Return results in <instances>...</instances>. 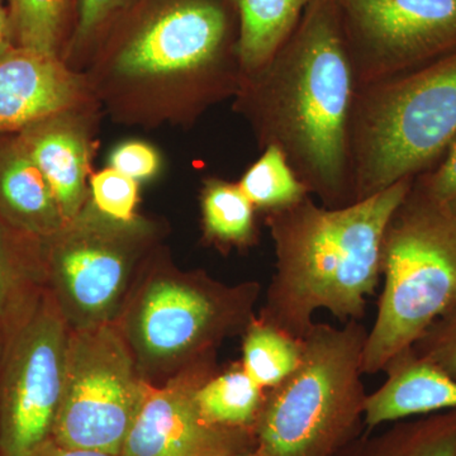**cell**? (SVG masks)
Wrapping results in <instances>:
<instances>
[{"mask_svg": "<svg viewBox=\"0 0 456 456\" xmlns=\"http://www.w3.org/2000/svg\"><path fill=\"white\" fill-rule=\"evenodd\" d=\"M244 77L263 146L278 147L323 207L355 203L350 119L356 83L336 0H312L277 53Z\"/></svg>", "mask_w": 456, "mask_h": 456, "instance_id": "obj_1", "label": "cell"}, {"mask_svg": "<svg viewBox=\"0 0 456 456\" xmlns=\"http://www.w3.org/2000/svg\"><path fill=\"white\" fill-rule=\"evenodd\" d=\"M413 180L340 208L307 197L266 215L275 274L260 320L299 340L310 334L320 310L342 323L362 320L382 281L384 230Z\"/></svg>", "mask_w": 456, "mask_h": 456, "instance_id": "obj_2", "label": "cell"}, {"mask_svg": "<svg viewBox=\"0 0 456 456\" xmlns=\"http://www.w3.org/2000/svg\"><path fill=\"white\" fill-rule=\"evenodd\" d=\"M456 141V53L356 88L350 119L355 202L443 160Z\"/></svg>", "mask_w": 456, "mask_h": 456, "instance_id": "obj_3", "label": "cell"}, {"mask_svg": "<svg viewBox=\"0 0 456 456\" xmlns=\"http://www.w3.org/2000/svg\"><path fill=\"white\" fill-rule=\"evenodd\" d=\"M383 292L362 370H383L437 318L456 312V213L419 183L392 213L382 240Z\"/></svg>", "mask_w": 456, "mask_h": 456, "instance_id": "obj_4", "label": "cell"}, {"mask_svg": "<svg viewBox=\"0 0 456 456\" xmlns=\"http://www.w3.org/2000/svg\"><path fill=\"white\" fill-rule=\"evenodd\" d=\"M368 330L314 323L297 370L265 391L254 428L259 456H331L347 440L367 398L362 350Z\"/></svg>", "mask_w": 456, "mask_h": 456, "instance_id": "obj_5", "label": "cell"}, {"mask_svg": "<svg viewBox=\"0 0 456 456\" xmlns=\"http://www.w3.org/2000/svg\"><path fill=\"white\" fill-rule=\"evenodd\" d=\"M130 353L107 323L69 336L53 437L65 448L119 455L145 395Z\"/></svg>", "mask_w": 456, "mask_h": 456, "instance_id": "obj_6", "label": "cell"}, {"mask_svg": "<svg viewBox=\"0 0 456 456\" xmlns=\"http://www.w3.org/2000/svg\"><path fill=\"white\" fill-rule=\"evenodd\" d=\"M356 88L456 53V0H336Z\"/></svg>", "mask_w": 456, "mask_h": 456, "instance_id": "obj_7", "label": "cell"}, {"mask_svg": "<svg viewBox=\"0 0 456 456\" xmlns=\"http://www.w3.org/2000/svg\"><path fill=\"white\" fill-rule=\"evenodd\" d=\"M259 285L224 287L204 277L159 279L141 296L132 321L136 346L167 362L206 354L253 320Z\"/></svg>", "mask_w": 456, "mask_h": 456, "instance_id": "obj_8", "label": "cell"}, {"mask_svg": "<svg viewBox=\"0 0 456 456\" xmlns=\"http://www.w3.org/2000/svg\"><path fill=\"white\" fill-rule=\"evenodd\" d=\"M69 336L53 307L18 335L0 397V456H35L53 437L64 393Z\"/></svg>", "mask_w": 456, "mask_h": 456, "instance_id": "obj_9", "label": "cell"}, {"mask_svg": "<svg viewBox=\"0 0 456 456\" xmlns=\"http://www.w3.org/2000/svg\"><path fill=\"white\" fill-rule=\"evenodd\" d=\"M60 231L51 273L65 314L79 329L104 325L125 296L134 264L126 224L80 212Z\"/></svg>", "mask_w": 456, "mask_h": 456, "instance_id": "obj_10", "label": "cell"}, {"mask_svg": "<svg viewBox=\"0 0 456 456\" xmlns=\"http://www.w3.org/2000/svg\"><path fill=\"white\" fill-rule=\"evenodd\" d=\"M231 17L222 0H179L152 18L119 53L128 77L221 73L231 42Z\"/></svg>", "mask_w": 456, "mask_h": 456, "instance_id": "obj_11", "label": "cell"}, {"mask_svg": "<svg viewBox=\"0 0 456 456\" xmlns=\"http://www.w3.org/2000/svg\"><path fill=\"white\" fill-rule=\"evenodd\" d=\"M213 373L206 364L191 382L145 387L142 403L119 456H235L248 452V432L218 428L198 410L194 392Z\"/></svg>", "mask_w": 456, "mask_h": 456, "instance_id": "obj_12", "label": "cell"}, {"mask_svg": "<svg viewBox=\"0 0 456 456\" xmlns=\"http://www.w3.org/2000/svg\"><path fill=\"white\" fill-rule=\"evenodd\" d=\"M77 94V83L56 56L22 47L0 55V132L26 130L55 117Z\"/></svg>", "mask_w": 456, "mask_h": 456, "instance_id": "obj_13", "label": "cell"}, {"mask_svg": "<svg viewBox=\"0 0 456 456\" xmlns=\"http://www.w3.org/2000/svg\"><path fill=\"white\" fill-rule=\"evenodd\" d=\"M382 371L386 382L365 398L362 416L369 428L456 410V379L415 347L399 350Z\"/></svg>", "mask_w": 456, "mask_h": 456, "instance_id": "obj_14", "label": "cell"}, {"mask_svg": "<svg viewBox=\"0 0 456 456\" xmlns=\"http://www.w3.org/2000/svg\"><path fill=\"white\" fill-rule=\"evenodd\" d=\"M20 140L49 182L66 224L74 221L82 212L88 171L82 131L55 116L26 128Z\"/></svg>", "mask_w": 456, "mask_h": 456, "instance_id": "obj_15", "label": "cell"}, {"mask_svg": "<svg viewBox=\"0 0 456 456\" xmlns=\"http://www.w3.org/2000/svg\"><path fill=\"white\" fill-rule=\"evenodd\" d=\"M0 213L32 235L55 236L68 224L49 182L20 139L0 143Z\"/></svg>", "mask_w": 456, "mask_h": 456, "instance_id": "obj_16", "label": "cell"}, {"mask_svg": "<svg viewBox=\"0 0 456 456\" xmlns=\"http://www.w3.org/2000/svg\"><path fill=\"white\" fill-rule=\"evenodd\" d=\"M312 0H236L240 64L253 73L277 53Z\"/></svg>", "mask_w": 456, "mask_h": 456, "instance_id": "obj_17", "label": "cell"}, {"mask_svg": "<svg viewBox=\"0 0 456 456\" xmlns=\"http://www.w3.org/2000/svg\"><path fill=\"white\" fill-rule=\"evenodd\" d=\"M264 397L265 391L246 373L241 362L224 373L211 375L194 392L203 419L232 430L254 431Z\"/></svg>", "mask_w": 456, "mask_h": 456, "instance_id": "obj_18", "label": "cell"}, {"mask_svg": "<svg viewBox=\"0 0 456 456\" xmlns=\"http://www.w3.org/2000/svg\"><path fill=\"white\" fill-rule=\"evenodd\" d=\"M303 340L253 318L242 341V368L264 391L274 388L301 364Z\"/></svg>", "mask_w": 456, "mask_h": 456, "instance_id": "obj_19", "label": "cell"}, {"mask_svg": "<svg viewBox=\"0 0 456 456\" xmlns=\"http://www.w3.org/2000/svg\"><path fill=\"white\" fill-rule=\"evenodd\" d=\"M255 207L239 184L211 179L202 191L204 232L221 246L253 245L257 228Z\"/></svg>", "mask_w": 456, "mask_h": 456, "instance_id": "obj_20", "label": "cell"}, {"mask_svg": "<svg viewBox=\"0 0 456 456\" xmlns=\"http://www.w3.org/2000/svg\"><path fill=\"white\" fill-rule=\"evenodd\" d=\"M256 211H283L311 197L310 191L294 173L283 152L275 146L264 147L263 155L239 183Z\"/></svg>", "mask_w": 456, "mask_h": 456, "instance_id": "obj_21", "label": "cell"}, {"mask_svg": "<svg viewBox=\"0 0 456 456\" xmlns=\"http://www.w3.org/2000/svg\"><path fill=\"white\" fill-rule=\"evenodd\" d=\"M378 456H456V410L432 413L393 432Z\"/></svg>", "mask_w": 456, "mask_h": 456, "instance_id": "obj_22", "label": "cell"}, {"mask_svg": "<svg viewBox=\"0 0 456 456\" xmlns=\"http://www.w3.org/2000/svg\"><path fill=\"white\" fill-rule=\"evenodd\" d=\"M68 0H11L14 38L22 49L56 56Z\"/></svg>", "mask_w": 456, "mask_h": 456, "instance_id": "obj_23", "label": "cell"}, {"mask_svg": "<svg viewBox=\"0 0 456 456\" xmlns=\"http://www.w3.org/2000/svg\"><path fill=\"white\" fill-rule=\"evenodd\" d=\"M92 196L101 215L121 224H134L137 204L136 180L110 167L93 176Z\"/></svg>", "mask_w": 456, "mask_h": 456, "instance_id": "obj_24", "label": "cell"}, {"mask_svg": "<svg viewBox=\"0 0 456 456\" xmlns=\"http://www.w3.org/2000/svg\"><path fill=\"white\" fill-rule=\"evenodd\" d=\"M412 346L456 379V312L437 318Z\"/></svg>", "mask_w": 456, "mask_h": 456, "instance_id": "obj_25", "label": "cell"}, {"mask_svg": "<svg viewBox=\"0 0 456 456\" xmlns=\"http://www.w3.org/2000/svg\"><path fill=\"white\" fill-rule=\"evenodd\" d=\"M160 159L151 146L143 142L122 143L110 156V167L134 180L151 178L159 170Z\"/></svg>", "mask_w": 456, "mask_h": 456, "instance_id": "obj_26", "label": "cell"}, {"mask_svg": "<svg viewBox=\"0 0 456 456\" xmlns=\"http://www.w3.org/2000/svg\"><path fill=\"white\" fill-rule=\"evenodd\" d=\"M416 182L456 213V141L436 167L417 176Z\"/></svg>", "mask_w": 456, "mask_h": 456, "instance_id": "obj_27", "label": "cell"}, {"mask_svg": "<svg viewBox=\"0 0 456 456\" xmlns=\"http://www.w3.org/2000/svg\"><path fill=\"white\" fill-rule=\"evenodd\" d=\"M128 0H80L77 38L92 35L110 14L123 7Z\"/></svg>", "mask_w": 456, "mask_h": 456, "instance_id": "obj_28", "label": "cell"}, {"mask_svg": "<svg viewBox=\"0 0 456 456\" xmlns=\"http://www.w3.org/2000/svg\"><path fill=\"white\" fill-rule=\"evenodd\" d=\"M9 284H11V265H9L4 241L0 235V321H2L5 305H7Z\"/></svg>", "mask_w": 456, "mask_h": 456, "instance_id": "obj_29", "label": "cell"}, {"mask_svg": "<svg viewBox=\"0 0 456 456\" xmlns=\"http://www.w3.org/2000/svg\"><path fill=\"white\" fill-rule=\"evenodd\" d=\"M35 456H119L108 454V452H95V450L65 448L59 445L55 441L50 440L49 443L42 446L40 452Z\"/></svg>", "mask_w": 456, "mask_h": 456, "instance_id": "obj_30", "label": "cell"}, {"mask_svg": "<svg viewBox=\"0 0 456 456\" xmlns=\"http://www.w3.org/2000/svg\"><path fill=\"white\" fill-rule=\"evenodd\" d=\"M13 40L14 31L11 16L0 5V55L13 49Z\"/></svg>", "mask_w": 456, "mask_h": 456, "instance_id": "obj_31", "label": "cell"}, {"mask_svg": "<svg viewBox=\"0 0 456 456\" xmlns=\"http://www.w3.org/2000/svg\"><path fill=\"white\" fill-rule=\"evenodd\" d=\"M235 456H259L256 454V452H246V454H240Z\"/></svg>", "mask_w": 456, "mask_h": 456, "instance_id": "obj_32", "label": "cell"}]
</instances>
